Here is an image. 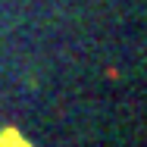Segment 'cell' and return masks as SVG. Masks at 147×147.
<instances>
[{"instance_id": "6da1fadb", "label": "cell", "mask_w": 147, "mask_h": 147, "mask_svg": "<svg viewBox=\"0 0 147 147\" xmlns=\"http://www.w3.org/2000/svg\"><path fill=\"white\" fill-rule=\"evenodd\" d=\"M0 147H34V144L16 125H0Z\"/></svg>"}]
</instances>
